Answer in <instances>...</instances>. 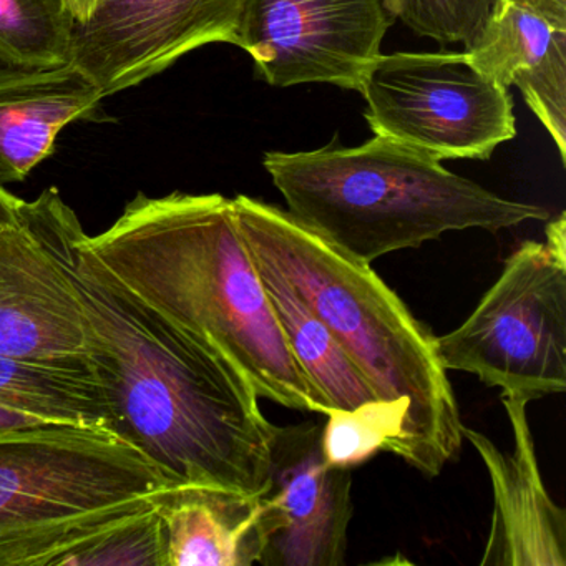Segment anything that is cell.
<instances>
[{"label": "cell", "mask_w": 566, "mask_h": 566, "mask_svg": "<svg viewBox=\"0 0 566 566\" xmlns=\"http://www.w3.org/2000/svg\"><path fill=\"white\" fill-rule=\"evenodd\" d=\"M370 130L437 160H489L516 137L509 88L473 67L465 52L379 55L364 81Z\"/></svg>", "instance_id": "7"}, {"label": "cell", "mask_w": 566, "mask_h": 566, "mask_svg": "<svg viewBox=\"0 0 566 566\" xmlns=\"http://www.w3.org/2000/svg\"><path fill=\"white\" fill-rule=\"evenodd\" d=\"M396 19L382 0H244L240 44L273 87L363 91Z\"/></svg>", "instance_id": "8"}, {"label": "cell", "mask_w": 566, "mask_h": 566, "mask_svg": "<svg viewBox=\"0 0 566 566\" xmlns=\"http://www.w3.org/2000/svg\"><path fill=\"white\" fill-rule=\"evenodd\" d=\"M406 416L403 400L376 399L354 410H331L321 437L324 459L329 465L353 469L379 450L389 452Z\"/></svg>", "instance_id": "19"}, {"label": "cell", "mask_w": 566, "mask_h": 566, "mask_svg": "<svg viewBox=\"0 0 566 566\" xmlns=\"http://www.w3.org/2000/svg\"><path fill=\"white\" fill-rule=\"evenodd\" d=\"M323 426L273 427L270 483L261 493L263 566H339L354 515L353 469L324 459Z\"/></svg>", "instance_id": "10"}, {"label": "cell", "mask_w": 566, "mask_h": 566, "mask_svg": "<svg viewBox=\"0 0 566 566\" xmlns=\"http://www.w3.org/2000/svg\"><path fill=\"white\" fill-rule=\"evenodd\" d=\"M503 2L518 6L545 19L553 28L566 31V0H503Z\"/></svg>", "instance_id": "22"}, {"label": "cell", "mask_w": 566, "mask_h": 566, "mask_svg": "<svg viewBox=\"0 0 566 566\" xmlns=\"http://www.w3.org/2000/svg\"><path fill=\"white\" fill-rule=\"evenodd\" d=\"M476 71L502 87L515 85L566 160V31L518 6L496 0L469 51Z\"/></svg>", "instance_id": "14"}, {"label": "cell", "mask_w": 566, "mask_h": 566, "mask_svg": "<svg viewBox=\"0 0 566 566\" xmlns=\"http://www.w3.org/2000/svg\"><path fill=\"white\" fill-rule=\"evenodd\" d=\"M98 354L74 287L15 211L0 228V356L95 369Z\"/></svg>", "instance_id": "11"}, {"label": "cell", "mask_w": 566, "mask_h": 566, "mask_svg": "<svg viewBox=\"0 0 566 566\" xmlns=\"http://www.w3.org/2000/svg\"><path fill=\"white\" fill-rule=\"evenodd\" d=\"M19 201V198L0 187V228L14 221Z\"/></svg>", "instance_id": "25"}, {"label": "cell", "mask_w": 566, "mask_h": 566, "mask_svg": "<svg viewBox=\"0 0 566 566\" xmlns=\"http://www.w3.org/2000/svg\"><path fill=\"white\" fill-rule=\"evenodd\" d=\"M244 0H98L74 24L69 64L102 95L117 94L167 71L208 44H240Z\"/></svg>", "instance_id": "9"}, {"label": "cell", "mask_w": 566, "mask_h": 566, "mask_svg": "<svg viewBox=\"0 0 566 566\" xmlns=\"http://www.w3.org/2000/svg\"><path fill=\"white\" fill-rule=\"evenodd\" d=\"M85 241L128 293L227 360L258 397L331 412L287 346L230 198L140 193Z\"/></svg>", "instance_id": "2"}, {"label": "cell", "mask_w": 566, "mask_h": 566, "mask_svg": "<svg viewBox=\"0 0 566 566\" xmlns=\"http://www.w3.org/2000/svg\"><path fill=\"white\" fill-rule=\"evenodd\" d=\"M64 566H167L158 509L88 543Z\"/></svg>", "instance_id": "21"}, {"label": "cell", "mask_w": 566, "mask_h": 566, "mask_svg": "<svg viewBox=\"0 0 566 566\" xmlns=\"http://www.w3.org/2000/svg\"><path fill=\"white\" fill-rule=\"evenodd\" d=\"M502 400L515 439L512 453L463 426V439L475 447L489 470L495 500L480 565L565 566L566 513L543 485L526 417L528 400L513 396H502Z\"/></svg>", "instance_id": "12"}, {"label": "cell", "mask_w": 566, "mask_h": 566, "mask_svg": "<svg viewBox=\"0 0 566 566\" xmlns=\"http://www.w3.org/2000/svg\"><path fill=\"white\" fill-rule=\"evenodd\" d=\"M447 370L475 374L503 396L566 390V254L525 241L469 319L437 337Z\"/></svg>", "instance_id": "6"}, {"label": "cell", "mask_w": 566, "mask_h": 566, "mask_svg": "<svg viewBox=\"0 0 566 566\" xmlns=\"http://www.w3.org/2000/svg\"><path fill=\"white\" fill-rule=\"evenodd\" d=\"M496 0H382L394 19L440 45H475L489 24Z\"/></svg>", "instance_id": "20"}, {"label": "cell", "mask_w": 566, "mask_h": 566, "mask_svg": "<svg viewBox=\"0 0 566 566\" xmlns=\"http://www.w3.org/2000/svg\"><path fill=\"white\" fill-rule=\"evenodd\" d=\"M231 201L253 260L291 284L377 399L407 403L402 433L389 452L423 475H439L465 439L437 337L370 264L350 256L290 211L244 195Z\"/></svg>", "instance_id": "3"}, {"label": "cell", "mask_w": 566, "mask_h": 566, "mask_svg": "<svg viewBox=\"0 0 566 566\" xmlns=\"http://www.w3.org/2000/svg\"><path fill=\"white\" fill-rule=\"evenodd\" d=\"M19 217L57 261L84 307L111 394V430L174 485L261 495L270 483L273 423L253 387L217 354L125 290L88 248L57 188L19 201Z\"/></svg>", "instance_id": "1"}, {"label": "cell", "mask_w": 566, "mask_h": 566, "mask_svg": "<svg viewBox=\"0 0 566 566\" xmlns=\"http://www.w3.org/2000/svg\"><path fill=\"white\" fill-rule=\"evenodd\" d=\"M0 406L55 422L111 429V394L94 367L52 366L0 356Z\"/></svg>", "instance_id": "17"}, {"label": "cell", "mask_w": 566, "mask_h": 566, "mask_svg": "<svg viewBox=\"0 0 566 566\" xmlns=\"http://www.w3.org/2000/svg\"><path fill=\"white\" fill-rule=\"evenodd\" d=\"M167 566L260 565V495L214 485H175L158 503Z\"/></svg>", "instance_id": "15"}, {"label": "cell", "mask_w": 566, "mask_h": 566, "mask_svg": "<svg viewBox=\"0 0 566 566\" xmlns=\"http://www.w3.org/2000/svg\"><path fill=\"white\" fill-rule=\"evenodd\" d=\"M263 167L296 220L366 264L449 231L548 220L545 208L505 200L379 135L354 148L268 151Z\"/></svg>", "instance_id": "4"}, {"label": "cell", "mask_w": 566, "mask_h": 566, "mask_svg": "<svg viewBox=\"0 0 566 566\" xmlns=\"http://www.w3.org/2000/svg\"><path fill=\"white\" fill-rule=\"evenodd\" d=\"M55 420L24 412V410L12 409V407L0 406V433L15 432V430L39 429V427L54 426Z\"/></svg>", "instance_id": "23"}, {"label": "cell", "mask_w": 566, "mask_h": 566, "mask_svg": "<svg viewBox=\"0 0 566 566\" xmlns=\"http://www.w3.org/2000/svg\"><path fill=\"white\" fill-rule=\"evenodd\" d=\"M256 263V261H254ZM274 313L297 366L331 410H354L376 400L363 374L336 337L281 274L256 263Z\"/></svg>", "instance_id": "16"}, {"label": "cell", "mask_w": 566, "mask_h": 566, "mask_svg": "<svg viewBox=\"0 0 566 566\" xmlns=\"http://www.w3.org/2000/svg\"><path fill=\"white\" fill-rule=\"evenodd\" d=\"M74 24L64 0H0V64L22 69L69 64Z\"/></svg>", "instance_id": "18"}, {"label": "cell", "mask_w": 566, "mask_h": 566, "mask_svg": "<svg viewBox=\"0 0 566 566\" xmlns=\"http://www.w3.org/2000/svg\"><path fill=\"white\" fill-rule=\"evenodd\" d=\"M171 486L107 427L0 433V566H64L105 533L155 512Z\"/></svg>", "instance_id": "5"}, {"label": "cell", "mask_w": 566, "mask_h": 566, "mask_svg": "<svg viewBox=\"0 0 566 566\" xmlns=\"http://www.w3.org/2000/svg\"><path fill=\"white\" fill-rule=\"evenodd\" d=\"M64 4L74 21L82 24V22H87L91 19L92 12L97 8L98 0H64Z\"/></svg>", "instance_id": "24"}, {"label": "cell", "mask_w": 566, "mask_h": 566, "mask_svg": "<svg viewBox=\"0 0 566 566\" xmlns=\"http://www.w3.org/2000/svg\"><path fill=\"white\" fill-rule=\"evenodd\" d=\"M102 98L101 88L72 64H0V187L24 180L51 157L65 125L97 122Z\"/></svg>", "instance_id": "13"}]
</instances>
